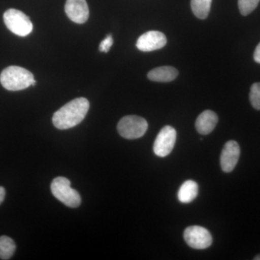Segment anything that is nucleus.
<instances>
[{
    "instance_id": "nucleus-1",
    "label": "nucleus",
    "mask_w": 260,
    "mask_h": 260,
    "mask_svg": "<svg viewBox=\"0 0 260 260\" xmlns=\"http://www.w3.org/2000/svg\"><path fill=\"white\" fill-rule=\"evenodd\" d=\"M90 104L88 99L78 98L63 106L54 113L52 121L59 129H68L79 124L88 114Z\"/></svg>"
},
{
    "instance_id": "nucleus-2",
    "label": "nucleus",
    "mask_w": 260,
    "mask_h": 260,
    "mask_svg": "<svg viewBox=\"0 0 260 260\" xmlns=\"http://www.w3.org/2000/svg\"><path fill=\"white\" fill-rule=\"evenodd\" d=\"M0 82L5 89L11 91L24 90L36 85L34 75L25 68L18 66H10L2 72Z\"/></svg>"
},
{
    "instance_id": "nucleus-3",
    "label": "nucleus",
    "mask_w": 260,
    "mask_h": 260,
    "mask_svg": "<svg viewBox=\"0 0 260 260\" xmlns=\"http://www.w3.org/2000/svg\"><path fill=\"white\" fill-rule=\"evenodd\" d=\"M70 181L65 177H56L51 184L53 195L69 208H75L80 206L81 198L79 193L70 186Z\"/></svg>"
},
{
    "instance_id": "nucleus-4",
    "label": "nucleus",
    "mask_w": 260,
    "mask_h": 260,
    "mask_svg": "<svg viewBox=\"0 0 260 260\" xmlns=\"http://www.w3.org/2000/svg\"><path fill=\"white\" fill-rule=\"evenodd\" d=\"M148 124L143 117L138 116H126L118 123L117 130L122 138L135 140L141 138L148 130Z\"/></svg>"
},
{
    "instance_id": "nucleus-5",
    "label": "nucleus",
    "mask_w": 260,
    "mask_h": 260,
    "mask_svg": "<svg viewBox=\"0 0 260 260\" xmlns=\"http://www.w3.org/2000/svg\"><path fill=\"white\" fill-rule=\"evenodd\" d=\"M7 28L19 37H26L32 32V22L23 12L15 9L7 10L3 15Z\"/></svg>"
},
{
    "instance_id": "nucleus-6",
    "label": "nucleus",
    "mask_w": 260,
    "mask_h": 260,
    "mask_svg": "<svg viewBox=\"0 0 260 260\" xmlns=\"http://www.w3.org/2000/svg\"><path fill=\"white\" fill-rule=\"evenodd\" d=\"M184 239L188 246L195 249H207L213 243V237L209 231L199 225L186 228L184 232Z\"/></svg>"
},
{
    "instance_id": "nucleus-7",
    "label": "nucleus",
    "mask_w": 260,
    "mask_h": 260,
    "mask_svg": "<svg viewBox=\"0 0 260 260\" xmlns=\"http://www.w3.org/2000/svg\"><path fill=\"white\" fill-rule=\"evenodd\" d=\"M177 140V131L172 126H165L159 132L153 145L154 153L158 157L167 156L174 148Z\"/></svg>"
},
{
    "instance_id": "nucleus-8",
    "label": "nucleus",
    "mask_w": 260,
    "mask_h": 260,
    "mask_svg": "<svg viewBox=\"0 0 260 260\" xmlns=\"http://www.w3.org/2000/svg\"><path fill=\"white\" fill-rule=\"evenodd\" d=\"M167 44V39L162 32L150 30L140 36L136 47L139 50L148 52L162 49Z\"/></svg>"
},
{
    "instance_id": "nucleus-9",
    "label": "nucleus",
    "mask_w": 260,
    "mask_h": 260,
    "mask_svg": "<svg viewBox=\"0 0 260 260\" xmlns=\"http://www.w3.org/2000/svg\"><path fill=\"white\" fill-rule=\"evenodd\" d=\"M240 153V147L237 142L229 140L225 143L220 158V167L224 172L230 173L235 169Z\"/></svg>"
},
{
    "instance_id": "nucleus-10",
    "label": "nucleus",
    "mask_w": 260,
    "mask_h": 260,
    "mask_svg": "<svg viewBox=\"0 0 260 260\" xmlns=\"http://www.w3.org/2000/svg\"><path fill=\"white\" fill-rule=\"evenodd\" d=\"M65 13L75 23L83 24L89 18L88 4L85 0H67Z\"/></svg>"
},
{
    "instance_id": "nucleus-11",
    "label": "nucleus",
    "mask_w": 260,
    "mask_h": 260,
    "mask_svg": "<svg viewBox=\"0 0 260 260\" xmlns=\"http://www.w3.org/2000/svg\"><path fill=\"white\" fill-rule=\"evenodd\" d=\"M218 122V115L213 111L206 110L198 116L195 127L200 135H207L213 131Z\"/></svg>"
},
{
    "instance_id": "nucleus-12",
    "label": "nucleus",
    "mask_w": 260,
    "mask_h": 260,
    "mask_svg": "<svg viewBox=\"0 0 260 260\" xmlns=\"http://www.w3.org/2000/svg\"><path fill=\"white\" fill-rule=\"evenodd\" d=\"M179 75L176 68L170 66H162L150 70L148 74L149 80L160 83H169L175 80Z\"/></svg>"
},
{
    "instance_id": "nucleus-13",
    "label": "nucleus",
    "mask_w": 260,
    "mask_h": 260,
    "mask_svg": "<svg viewBox=\"0 0 260 260\" xmlns=\"http://www.w3.org/2000/svg\"><path fill=\"white\" fill-rule=\"evenodd\" d=\"M198 185L195 181H184L178 191V199L181 203H190L198 197Z\"/></svg>"
},
{
    "instance_id": "nucleus-14",
    "label": "nucleus",
    "mask_w": 260,
    "mask_h": 260,
    "mask_svg": "<svg viewBox=\"0 0 260 260\" xmlns=\"http://www.w3.org/2000/svg\"><path fill=\"white\" fill-rule=\"evenodd\" d=\"M212 0H191V8L197 18L205 20L209 15Z\"/></svg>"
},
{
    "instance_id": "nucleus-15",
    "label": "nucleus",
    "mask_w": 260,
    "mask_h": 260,
    "mask_svg": "<svg viewBox=\"0 0 260 260\" xmlns=\"http://www.w3.org/2000/svg\"><path fill=\"white\" fill-rule=\"evenodd\" d=\"M16 245L11 238L0 237V259H10L14 254Z\"/></svg>"
},
{
    "instance_id": "nucleus-16",
    "label": "nucleus",
    "mask_w": 260,
    "mask_h": 260,
    "mask_svg": "<svg viewBox=\"0 0 260 260\" xmlns=\"http://www.w3.org/2000/svg\"><path fill=\"white\" fill-rule=\"evenodd\" d=\"M260 0H238L239 11L241 14L246 16L252 13L259 5Z\"/></svg>"
},
{
    "instance_id": "nucleus-17",
    "label": "nucleus",
    "mask_w": 260,
    "mask_h": 260,
    "mask_svg": "<svg viewBox=\"0 0 260 260\" xmlns=\"http://www.w3.org/2000/svg\"><path fill=\"white\" fill-rule=\"evenodd\" d=\"M249 100L254 109L260 110V83H255L251 85Z\"/></svg>"
},
{
    "instance_id": "nucleus-18",
    "label": "nucleus",
    "mask_w": 260,
    "mask_h": 260,
    "mask_svg": "<svg viewBox=\"0 0 260 260\" xmlns=\"http://www.w3.org/2000/svg\"><path fill=\"white\" fill-rule=\"evenodd\" d=\"M114 44V39H113L112 35H108L105 39L101 42L100 46H99V51L102 52L107 53L108 51L110 50L111 47Z\"/></svg>"
},
{
    "instance_id": "nucleus-19",
    "label": "nucleus",
    "mask_w": 260,
    "mask_h": 260,
    "mask_svg": "<svg viewBox=\"0 0 260 260\" xmlns=\"http://www.w3.org/2000/svg\"><path fill=\"white\" fill-rule=\"evenodd\" d=\"M254 59L256 62L260 64V42L257 47H256L255 51H254Z\"/></svg>"
},
{
    "instance_id": "nucleus-20",
    "label": "nucleus",
    "mask_w": 260,
    "mask_h": 260,
    "mask_svg": "<svg viewBox=\"0 0 260 260\" xmlns=\"http://www.w3.org/2000/svg\"><path fill=\"white\" fill-rule=\"evenodd\" d=\"M5 189L3 186H0V205L4 201L5 198Z\"/></svg>"
},
{
    "instance_id": "nucleus-21",
    "label": "nucleus",
    "mask_w": 260,
    "mask_h": 260,
    "mask_svg": "<svg viewBox=\"0 0 260 260\" xmlns=\"http://www.w3.org/2000/svg\"><path fill=\"white\" fill-rule=\"evenodd\" d=\"M254 260H260V254H258L256 255L255 257L254 258Z\"/></svg>"
}]
</instances>
